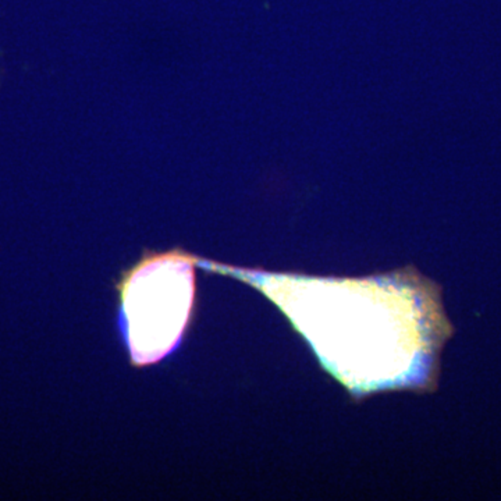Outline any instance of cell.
<instances>
[{"instance_id": "6da1fadb", "label": "cell", "mask_w": 501, "mask_h": 501, "mask_svg": "<svg viewBox=\"0 0 501 501\" xmlns=\"http://www.w3.org/2000/svg\"><path fill=\"white\" fill-rule=\"evenodd\" d=\"M197 259L183 251L151 254L119 283L120 322L135 367L159 362L190 323Z\"/></svg>"}]
</instances>
